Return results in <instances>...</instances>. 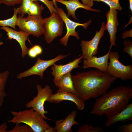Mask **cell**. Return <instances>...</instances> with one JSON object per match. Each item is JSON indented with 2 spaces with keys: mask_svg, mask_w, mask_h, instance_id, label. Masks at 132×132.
I'll return each mask as SVG.
<instances>
[{
  "mask_svg": "<svg viewBox=\"0 0 132 132\" xmlns=\"http://www.w3.org/2000/svg\"><path fill=\"white\" fill-rule=\"evenodd\" d=\"M2 3L8 6H14L21 4L22 0H2Z\"/></svg>",
  "mask_w": 132,
  "mask_h": 132,
  "instance_id": "cell-29",
  "label": "cell"
},
{
  "mask_svg": "<svg viewBox=\"0 0 132 132\" xmlns=\"http://www.w3.org/2000/svg\"><path fill=\"white\" fill-rule=\"evenodd\" d=\"M52 1L53 2L54 7L56 9L58 7L57 5V2H56L55 0H52Z\"/></svg>",
  "mask_w": 132,
  "mask_h": 132,
  "instance_id": "cell-38",
  "label": "cell"
},
{
  "mask_svg": "<svg viewBox=\"0 0 132 132\" xmlns=\"http://www.w3.org/2000/svg\"><path fill=\"white\" fill-rule=\"evenodd\" d=\"M27 54L29 57L32 58H35L38 56L32 47L29 49Z\"/></svg>",
  "mask_w": 132,
  "mask_h": 132,
  "instance_id": "cell-31",
  "label": "cell"
},
{
  "mask_svg": "<svg viewBox=\"0 0 132 132\" xmlns=\"http://www.w3.org/2000/svg\"><path fill=\"white\" fill-rule=\"evenodd\" d=\"M124 48L123 52L127 53L130 55L132 60V42L130 40L127 39L123 42Z\"/></svg>",
  "mask_w": 132,
  "mask_h": 132,
  "instance_id": "cell-27",
  "label": "cell"
},
{
  "mask_svg": "<svg viewBox=\"0 0 132 132\" xmlns=\"http://www.w3.org/2000/svg\"><path fill=\"white\" fill-rule=\"evenodd\" d=\"M56 9L57 13L63 20L66 25L67 30L66 34L60 39L59 42L61 44L66 46L70 36H73L78 39H80L78 33L75 31L76 28L78 26H81L86 30L92 21L90 20L88 22L83 23L76 22L69 18L61 8L58 7Z\"/></svg>",
  "mask_w": 132,
  "mask_h": 132,
  "instance_id": "cell-9",
  "label": "cell"
},
{
  "mask_svg": "<svg viewBox=\"0 0 132 132\" xmlns=\"http://www.w3.org/2000/svg\"><path fill=\"white\" fill-rule=\"evenodd\" d=\"M83 58V56L82 55L64 65H57L54 64L51 68L52 71L51 74L54 77V82L58 81L63 76L69 72H71L73 69L79 68V64Z\"/></svg>",
  "mask_w": 132,
  "mask_h": 132,
  "instance_id": "cell-11",
  "label": "cell"
},
{
  "mask_svg": "<svg viewBox=\"0 0 132 132\" xmlns=\"http://www.w3.org/2000/svg\"><path fill=\"white\" fill-rule=\"evenodd\" d=\"M7 33L8 38L10 40L14 39L19 44L22 50V56L25 57L28 54V48L26 45V42L28 39L30 35L29 33L23 31H17L8 27H0Z\"/></svg>",
  "mask_w": 132,
  "mask_h": 132,
  "instance_id": "cell-14",
  "label": "cell"
},
{
  "mask_svg": "<svg viewBox=\"0 0 132 132\" xmlns=\"http://www.w3.org/2000/svg\"><path fill=\"white\" fill-rule=\"evenodd\" d=\"M63 27L64 22L57 13L52 12L49 17L44 18L43 34L47 43L50 44L55 38L61 36Z\"/></svg>",
  "mask_w": 132,
  "mask_h": 132,
  "instance_id": "cell-5",
  "label": "cell"
},
{
  "mask_svg": "<svg viewBox=\"0 0 132 132\" xmlns=\"http://www.w3.org/2000/svg\"><path fill=\"white\" fill-rule=\"evenodd\" d=\"M11 113L13 117L8 122L24 123L30 127L34 132H44L50 126L42 115L32 108L18 112L11 111Z\"/></svg>",
  "mask_w": 132,
  "mask_h": 132,
  "instance_id": "cell-3",
  "label": "cell"
},
{
  "mask_svg": "<svg viewBox=\"0 0 132 132\" xmlns=\"http://www.w3.org/2000/svg\"><path fill=\"white\" fill-rule=\"evenodd\" d=\"M70 54H59L55 57L48 60H42L39 57L34 65L29 69L19 74L17 77L19 79H21L32 75H36L39 76L40 78L42 79L44 76V72L48 67Z\"/></svg>",
  "mask_w": 132,
  "mask_h": 132,
  "instance_id": "cell-8",
  "label": "cell"
},
{
  "mask_svg": "<svg viewBox=\"0 0 132 132\" xmlns=\"http://www.w3.org/2000/svg\"><path fill=\"white\" fill-rule=\"evenodd\" d=\"M103 129L100 127H94L92 125L89 126L86 124L80 127L77 132H103Z\"/></svg>",
  "mask_w": 132,
  "mask_h": 132,
  "instance_id": "cell-24",
  "label": "cell"
},
{
  "mask_svg": "<svg viewBox=\"0 0 132 132\" xmlns=\"http://www.w3.org/2000/svg\"><path fill=\"white\" fill-rule=\"evenodd\" d=\"M36 88L38 92L37 96L28 102L25 106L28 108H33L41 114L45 120H52L45 116V114L48 113V111L44 110V106L47 99L53 94V90L50 86L47 85L42 88L40 85L38 84Z\"/></svg>",
  "mask_w": 132,
  "mask_h": 132,
  "instance_id": "cell-7",
  "label": "cell"
},
{
  "mask_svg": "<svg viewBox=\"0 0 132 132\" xmlns=\"http://www.w3.org/2000/svg\"><path fill=\"white\" fill-rule=\"evenodd\" d=\"M105 24L103 22L100 30L96 31L95 35L91 40H82L80 44L83 59H88L96 55L98 53V46L102 37L105 34Z\"/></svg>",
  "mask_w": 132,
  "mask_h": 132,
  "instance_id": "cell-10",
  "label": "cell"
},
{
  "mask_svg": "<svg viewBox=\"0 0 132 132\" xmlns=\"http://www.w3.org/2000/svg\"><path fill=\"white\" fill-rule=\"evenodd\" d=\"M7 132H34L31 128L27 124L21 125L19 124L16 123L14 127Z\"/></svg>",
  "mask_w": 132,
  "mask_h": 132,
  "instance_id": "cell-26",
  "label": "cell"
},
{
  "mask_svg": "<svg viewBox=\"0 0 132 132\" xmlns=\"http://www.w3.org/2000/svg\"><path fill=\"white\" fill-rule=\"evenodd\" d=\"M54 83L59 88L57 91L71 93L77 95L71 72L66 73Z\"/></svg>",
  "mask_w": 132,
  "mask_h": 132,
  "instance_id": "cell-19",
  "label": "cell"
},
{
  "mask_svg": "<svg viewBox=\"0 0 132 132\" xmlns=\"http://www.w3.org/2000/svg\"><path fill=\"white\" fill-rule=\"evenodd\" d=\"M72 77L77 95L84 102L106 93L117 79L98 69L78 72Z\"/></svg>",
  "mask_w": 132,
  "mask_h": 132,
  "instance_id": "cell-1",
  "label": "cell"
},
{
  "mask_svg": "<svg viewBox=\"0 0 132 132\" xmlns=\"http://www.w3.org/2000/svg\"><path fill=\"white\" fill-rule=\"evenodd\" d=\"M44 132H57L54 128L50 126L46 129L44 131Z\"/></svg>",
  "mask_w": 132,
  "mask_h": 132,
  "instance_id": "cell-36",
  "label": "cell"
},
{
  "mask_svg": "<svg viewBox=\"0 0 132 132\" xmlns=\"http://www.w3.org/2000/svg\"><path fill=\"white\" fill-rule=\"evenodd\" d=\"M32 47L38 55L42 53L43 50L42 48L40 46L38 45H36L33 46Z\"/></svg>",
  "mask_w": 132,
  "mask_h": 132,
  "instance_id": "cell-32",
  "label": "cell"
},
{
  "mask_svg": "<svg viewBox=\"0 0 132 132\" xmlns=\"http://www.w3.org/2000/svg\"><path fill=\"white\" fill-rule=\"evenodd\" d=\"M128 37H132V29L130 31H125L122 35V38L123 39H125Z\"/></svg>",
  "mask_w": 132,
  "mask_h": 132,
  "instance_id": "cell-33",
  "label": "cell"
},
{
  "mask_svg": "<svg viewBox=\"0 0 132 132\" xmlns=\"http://www.w3.org/2000/svg\"><path fill=\"white\" fill-rule=\"evenodd\" d=\"M118 53L110 51L109 55L110 62L108 63L107 72L122 81L132 79V65H125L119 60Z\"/></svg>",
  "mask_w": 132,
  "mask_h": 132,
  "instance_id": "cell-4",
  "label": "cell"
},
{
  "mask_svg": "<svg viewBox=\"0 0 132 132\" xmlns=\"http://www.w3.org/2000/svg\"><path fill=\"white\" fill-rule=\"evenodd\" d=\"M129 9L132 12V0H129Z\"/></svg>",
  "mask_w": 132,
  "mask_h": 132,
  "instance_id": "cell-37",
  "label": "cell"
},
{
  "mask_svg": "<svg viewBox=\"0 0 132 132\" xmlns=\"http://www.w3.org/2000/svg\"><path fill=\"white\" fill-rule=\"evenodd\" d=\"M132 98L131 86H117L96 99L90 114L99 116L105 115L107 118L111 116L125 108Z\"/></svg>",
  "mask_w": 132,
  "mask_h": 132,
  "instance_id": "cell-2",
  "label": "cell"
},
{
  "mask_svg": "<svg viewBox=\"0 0 132 132\" xmlns=\"http://www.w3.org/2000/svg\"><path fill=\"white\" fill-rule=\"evenodd\" d=\"M111 49L110 48L108 51L103 56L99 57L93 56L88 59H84L82 68L85 69L89 68H94L107 73L109 55Z\"/></svg>",
  "mask_w": 132,
  "mask_h": 132,
  "instance_id": "cell-15",
  "label": "cell"
},
{
  "mask_svg": "<svg viewBox=\"0 0 132 132\" xmlns=\"http://www.w3.org/2000/svg\"><path fill=\"white\" fill-rule=\"evenodd\" d=\"M2 3V0H0V4Z\"/></svg>",
  "mask_w": 132,
  "mask_h": 132,
  "instance_id": "cell-39",
  "label": "cell"
},
{
  "mask_svg": "<svg viewBox=\"0 0 132 132\" xmlns=\"http://www.w3.org/2000/svg\"><path fill=\"white\" fill-rule=\"evenodd\" d=\"M76 114L77 111L73 110L68 114L65 120L56 121L54 129L57 132H72V126L74 125H78L79 124L75 120Z\"/></svg>",
  "mask_w": 132,
  "mask_h": 132,
  "instance_id": "cell-18",
  "label": "cell"
},
{
  "mask_svg": "<svg viewBox=\"0 0 132 132\" xmlns=\"http://www.w3.org/2000/svg\"><path fill=\"white\" fill-rule=\"evenodd\" d=\"M118 14L117 10L110 8L106 14L107 22L105 24V29L109 34L110 43V48H111L113 46H116V34L119 24L117 18Z\"/></svg>",
  "mask_w": 132,
  "mask_h": 132,
  "instance_id": "cell-13",
  "label": "cell"
},
{
  "mask_svg": "<svg viewBox=\"0 0 132 132\" xmlns=\"http://www.w3.org/2000/svg\"></svg>",
  "mask_w": 132,
  "mask_h": 132,
  "instance_id": "cell-40",
  "label": "cell"
},
{
  "mask_svg": "<svg viewBox=\"0 0 132 132\" xmlns=\"http://www.w3.org/2000/svg\"><path fill=\"white\" fill-rule=\"evenodd\" d=\"M132 120V103L129 104L123 110L107 118L105 126L109 127L116 123L125 122Z\"/></svg>",
  "mask_w": 132,
  "mask_h": 132,
  "instance_id": "cell-16",
  "label": "cell"
},
{
  "mask_svg": "<svg viewBox=\"0 0 132 132\" xmlns=\"http://www.w3.org/2000/svg\"><path fill=\"white\" fill-rule=\"evenodd\" d=\"M32 1H39L44 4L47 7L49 10L50 13L52 12L57 13V10L54 7V4L52 1L49 0H31Z\"/></svg>",
  "mask_w": 132,
  "mask_h": 132,
  "instance_id": "cell-28",
  "label": "cell"
},
{
  "mask_svg": "<svg viewBox=\"0 0 132 132\" xmlns=\"http://www.w3.org/2000/svg\"><path fill=\"white\" fill-rule=\"evenodd\" d=\"M7 126L6 122H4L0 125V132H7Z\"/></svg>",
  "mask_w": 132,
  "mask_h": 132,
  "instance_id": "cell-35",
  "label": "cell"
},
{
  "mask_svg": "<svg viewBox=\"0 0 132 132\" xmlns=\"http://www.w3.org/2000/svg\"><path fill=\"white\" fill-rule=\"evenodd\" d=\"M44 7L42 5H40L37 1H32L31 6L27 14L32 16L41 15Z\"/></svg>",
  "mask_w": 132,
  "mask_h": 132,
  "instance_id": "cell-22",
  "label": "cell"
},
{
  "mask_svg": "<svg viewBox=\"0 0 132 132\" xmlns=\"http://www.w3.org/2000/svg\"><path fill=\"white\" fill-rule=\"evenodd\" d=\"M92 1H96L98 2H103L108 5L110 8L121 11L122 9L120 5L119 0H91Z\"/></svg>",
  "mask_w": 132,
  "mask_h": 132,
  "instance_id": "cell-25",
  "label": "cell"
},
{
  "mask_svg": "<svg viewBox=\"0 0 132 132\" xmlns=\"http://www.w3.org/2000/svg\"><path fill=\"white\" fill-rule=\"evenodd\" d=\"M14 14L10 18L2 20H0V26L1 27L10 26L16 30L15 27L17 19V15L19 12L18 8H13Z\"/></svg>",
  "mask_w": 132,
  "mask_h": 132,
  "instance_id": "cell-21",
  "label": "cell"
},
{
  "mask_svg": "<svg viewBox=\"0 0 132 132\" xmlns=\"http://www.w3.org/2000/svg\"><path fill=\"white\" fill-rule=\"evenodd\" d=\"M32 2L31 0H22L21 5L17 8L19 11L18 14L24 17L25 14H27Z\"/></svg>",
  "mask_w": 132,
  "mask_h": 132,
  "instance_id": "cell-23",
  "label": "cell"
},
{
  "mask_svg": "<svg viewBox=\"0 0 132 132\" xmlns=\"http://www.w3.org/2000/svg\"><path fill=\"white\" fill-rule=\"evenodd\" d=\"M43 19L41 15H29L24 17L20 15L17 16L16 26L22 31L37 37L43 34Z\"/></svg>",
  "mask_w": 132,
  "mask_h": 132,
  "instance_id": "cell-6",
  "label": "cell"
},
{
  "mask_svg": "<svg viewBox=\"0 0 132 132\" xmlns=\"http://www.w3.org/2000/svg\"><path fill=\"white\" fill-rule=\"evenodd\" d=\"M56 2L64 5L66 7L67 11L68 17L71 16L75 20L78 19L76 17L75 12L76 10L79 8H82L85 10L97 12L101 11L99 9L92 8L88 6L81 3L79 0H55Z\"/></svg>",
  "mask_w": 132,
  "mask_h": 132,
  "instance_id": "cell-17",
  "label": "cell"
},
{
  "mask_svg": "<svg viewBox=\"0 0 132 132\" xmlns=\"http://www.w3.org/2000/svg\"><path fill=\"white\" fill-rule=\"evenodd\" d=\"M68 100L74 103L77 109L82 110L84 108V101L79 98L77 96L71 93L57 91L55 94H52L47 99L46 101L59 104L62 101Z\"/></svg>",
  "mask_w": 132,
  "mask_h": 132,
  "instance_id": "cell-12",
  "label": "cell"
},
{
  "mask_svg": "<svg viewBox=\"0 0 132 132\" xmlns=\"http://www.w3.org/2000/svg\"><path fill=\"white\" fill-rule=\"evenodd\" d=\"M119 129L120 131L121 132H132V124L123 125L120 127Z\"/></svg>",
  "mask_w": 132,
  "mask_h": 132,
  "instance_id": "cell-30",
  "label": "cell"
},
{
  "mask_svg": "<svg viewBox=\"0 0 132 132\" xmlns=\"http://www.w3.org/2000/svg\"><path fill=\"white\" fill-rule=\"evenodd\" d=\"M84 5L91 7L94 5L93 2L91 0H81Z\"/></svg>",
  "mask_w": 132,
  "mask_h": 132,
  "instance_id": "cell-34",
  "label": "cell"
},
{
  "mask_svg": "<svg viewBox=\"0 0 132 132\" xmlns=\"http://www.w3.org/2000/svg\"><path fill=\"white\" fill-rule=\"evenodd\" d=\"M9 74L8 70L0 73V107L2 106L6 95L4 89Z\"/></svg>",
  "mask_w": 132,
  "mask_h": 132,
  "instance_id": "cell-20",
  "label": "cell"
}]
</instances>
